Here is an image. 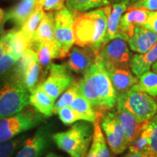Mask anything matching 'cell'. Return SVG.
Listing matches in <instances>:
<instances>
[{"instance_id":"obj_1","label":"cell","mask_w":157,"mask_h":157,"mask_svg":"<svg viewBox=\"0 0 157 157\" xmlns=\"http://www.w3.org/2000/svg\"><path fill=\"white\" fill-rule=\"evenodd\" d=\"M78 93L93 105L97 117H102L115 106L117 95L106 68L96 56L95 61L78 82Z\"/></svg>"},{"instance_id":"obj_2","label":"cell","mask_w":157,"mask_h":157,"mask_svg":"<svg viewBox=\"0 0 157 157\" xmlns=\"http://www.w3.org/2000/svg\"><path fill=\"white\" fill-rule=\"evenodd\" d=\"M111 5L87 13H75L74 32L75 44L98 54L105 44L108 15Z\"/></svg>"},{"instance_id":"obj_3","label":"cell","mask_w":157,"mask_h":157,"mask_svg":"<svg viewBox=\"0 0 157 157\" xmlns=\"http://www.w3.org/2000/svg\"><path fill=\"white\" fill-rule=\"evenodd\" d=\"M89 122L87 121L76 122L67 131L52 135V140L59 148L71 157H85L94 132V125Z\"/></svg>"},{"instance_id":"obj_4","label":"cell","mask_w":157,"mask_h":157,"mask_svg":"<svg viewBox=\"0 0 157 157\" xmlns=\"http://www.w3.org/2000/svg\"><path fill=\"white\" fill-rule=\"evenodd\" d=\"M0 84V119L20 112L30 104V92L10 76Z\"/></svg>"},{"instance_id":"obj_5","label":"cell","mask_w":157,"mask_h":157,"mask_svg":"<svg viewBox=\"0 0 157 157\" xmlns=\"http://www.w3.org/2000/svg\"><path fill=\"white\" fill-rule=\"evenodd\" d=\"M117 105L144 123L150 121L157 113V102L152 96L132 88L127 93L117 95Z\"/></svg>"},{"instance_id":"obj_6","label":"cell","mask_w":157,"mask_h":157,"mask_svg":"<svg viewBox=\"0 0 157 157\" xmlns=\"http://www.w3.org/2000/svg\"><path fill=\"white\" fill-rule=\"evenodd\" d=\"M42 121L41 113L25 108L14 115L0 119V143L13 139Z\"/></svg>"},{"instance_id":"obj_7","label":"cell","mask_w":157,"mask_h":157,"mask_svg":"<svg viewBox=\"0 0 157 157\" xmlns=\"http://www.w3.org/2000/svg\"><path fill=\"white\" fill-rule=\"evenodd\" d=\"M132 54L127 41L122 38H115L106 43L97 55L106 69L130 68Z\"/></svg>"},{"instance_id":"obj_8","label":"cell","mask_w":157,"mask_h":157,"mask_svg":"<svg viewBox=\"0 0 157 157\" xmlns=\"http://www.w3.org/2000/svg\"><path fill=\"white\" fill-rule=\"evenodd\" d=\"M75 13L66 7L55 13V35L58 47L66 56L75 43L74 22Z\"/></svg>"},{"instance_id":"obj_9","label":"cell","mask_w":157,"mask_h":157,"mask_svg":"<svg viewBox=\"0 0 157 157\" xmlns=\"http://www.w3.org/2000/svg\"><path fill=\"white\" fill-rule=\"evenodd\" d=\"M101 125L105 132L108 145L111 151L120 154L128 147L124 132L118 119L117 111H107L101 118Z\"/></svg>"},{"instance_id":"obj_10","label":"cell","mask_w":157,"mask_h":157,"mask_svg":"<svg viewBox=\"0 0 157 157\" xmlns=\"http://www.w3.org/2000/svg\"><path fill=\"white\" fill-rule=\"evenodd\" d=\"M48 74V77L40 86L55 101L74 82L69 68L66 65L52 63Z\"/></svg>"},{"instance_id":"obj_11","label":"cell","mask_w":157,"mask_h":157,"mask_svg":"<svg viewBox=\"0 0 157 157\" xmlns=\"http://www.w3.org/2000/svg\"><path fill=\"white\" fill-rule=\"evenodd\" d=\"M151 11L142 7H129L121 16L119 24L121 37L127 41L134 34L136 27L143 26L148 21Z\"/></svg>"},{"instance_id":"obj_12","label":"cell","mask_w":157,"mask_h":157,"mask_svg":"<svg viewBox=\"0 0 157 157\" xmlns=\"http://www.w3.org/2000/svg\"><path fill=\"white\" fill-rule=\"evenodd\" d=\"M50 137V127H39L32 137L25 140L15 157H41L48 146Z\"/></svg>"},{"instance_id":"obj_13","label":"cell","mask_w":157,"mask_h":157,"mask_svg":"<svg viewBox=\"0 0 157 157\" xmlns=\"http://www.w3.org/2000/svg\"><path fill=\"white\" fill-rule=\"evenodd\" d=\"M96 56L97 54L89 48L74 47L69 51L66 66L76 74H84L95 63Z\"/></svg>"},{"instance_id":"obj_14","label":"cell","mask_w":157,"mask_h":157,"mask_svg":"<svg viewBox=\"0 0 157 157\" xmlns=\"http://www.w3.org/2000/svg\"><path fill=\"white\" fill-rule=\"evenodd\" d=\"M127 42L132 51L137 53H145L157 43V34L144 26H138Z\"/></svg>"},{"instance_id":"obj_15","label":"cell","mask_w":157,"mask_h":157,"mask_svg":"<svg viewBox=\"0 0 157 157\" xmlns=\"http://www.w3.org/2000/svg\"><path fill=\"white\" fill-rule=\"evenodd\" d=\"M117 114L121 127L124 132L128 146L134 141L142 132L146 123L142 122L136 117L117 105Z\"/></svg>"},{"instance_id":"obj_16","label":"cell","mask_w":157,"mask_h":157,"mask_svg":"<svg viewBox=\"0 0 157 157\" xmlns=\"http://www.w3.org/2000/svg\"><path fill=\"white\" fill-rule=\"evenodd\" d=\"M131 3V0H123L111 5V10L108 15L105 44L115 38H121L119 32L120 21L122 15L125 13Z\"/></svg>"},{"instance_id":"obj_17","label":"cell","mask_w":157,"mask_h":157,"mask_svg":"<svg viewBox=\"0 0 157 157\" xmlns=\"http://www.w3.org/2000/svg\"><path fill=\"white\" fill-rule=\"evenodd\" d=\"M117 95L127 93L139 82V79L129 69L110 68L106 69Z\"/></svg>"},{"instance_id":"obj_18","label":"cell","mask_w":157,"mask_h":157,"mask_svg":"<svg viewBox=\"0 0 157 157\" xmlns=\"http://www.w3.org/2000/svg\"><path fill=\"white\" fill-rule=\"evenodd\" d=\"M39 0H21L6 13V21H11L21 28L36 9Z\"/></svg>"},{"instance_id":"obj_19","label":"cell","mask_w":157,"mask_h":157,"mask_svg":"<svg viewBox=\"0 0 157 157\" xmlns=\"http://www.w3.org/2000/svg\"><path fill=\"white\" fill-rule=\"evenodd\" d=\"M157 60V43L148 52L142 54H135L132 56L130 68L137 77L151 70L153 65Z\"/></svg>"},{"instance_id":"obj_20","label":"cell","mask_w":157,"mask_h":157,"mask_svg":"<svg viewBox=\"0 0 157 157\" xmlns=\"http://www.w3.org/2000/svg\"><path fill=\"white\" fill-rule=\"evenodd\" d=\"M30 105L43 116L49 117L53 114L55 100L52 99L40 85L30 95Z\"/></svg>"},{"instance_id":"obj_21","label":"cell","mask_w":157,"mask_h":157,"mask_svg":"<svg viewBox=\"0 0 157 157\" xmlns=\"http://www.w3.org/2000/svg\"><path fill=\"white\" fill-rule=\"evenodd\" d=\"M34 41H42L52 45L58 46L55 35V13L48 12L42 17L36 34L33 39Z\"/></svg>"},{"instance_id":"obj_22","label":"cell","mask_w":157,"mask_h":157,"mask_svg":"<svg viewBox=\"0 0 157 157\" xmlns=\"http://www.w3.org/2000/svg\"><path fill=\"white\" fill-rule=\"evenodd\" d=\"M3 36L8 43L10 52H13L19 57L22 56L25 50L31 48L32 44L31 41L29 40L21 29H13Z\"/></svg>"},{"instance_id":"obj_23","label":"cell","mask_w":157,"mask_h":157,"mask_svg":"<svg viewBox=\"0 0 157 157\" xmlns=\"http://www.w3.org/2000/svg\"><path fill=\"white\" fill-rule=\"evenodd\" d=\"M40 78H42V70L39 60L37 59L25 71L21 80V84L31 93L39 85H40L39 84Z\"/></svg>"},{"instance_id":"obj_24","label":"cell","mask_w":157,"mask_h":157,"mask_svg":"<svg viewBox=\"0 0 157 157\" xmlns=\"http://www.w3.org/2000/svg\"><path fill=\"white\" fill-rule=\"evenodd\" d=\"M111 0H66V7L74 13H84L92 9L111 5Z\"/></svg>"},{"instance_id":"obj_25","label":"cell","mask_w":157,"mask_h":157,"mask_svg":"<svg viewBox=\"0 0 157 157\" xmlns=\"http://www.w3.org/2000/svg\"><path fill=\"white\" fill-rule=\"evenodd\" d=\"M101 118L97 117L96 121L94 122V132L91 145L95 148L96 157H111L105 137L102 132L101 121H100Z\"/></svg>"},{"instance_id":"obj_26","label":"cell","mask_w":157,"mask_h":157,"mask_svg":"<svg viewBox=\"0 0 157 157\" xmlns=\"http://www.w3.org/2000/svg\"><path fill=\"white\" fill-rule=\"evenodd\" d=\"M72 109L82 115L84 121L94 123L97 119L95 111L90 101L82 95L78 94L70 105Z\"/></svg>"},{"instance_id":"obj_27","label":"cell","mask_w":157,"mask_h":157,"mask_svg":"<svg viewBox=\"0 0 157 157\" xmlns=\"http://www.w3.org/2000/svg\"><path fill=\"white\" fill-rule=\"evenodd\" d=\"M44 10L42 7H39L38 3H37V6L35 10L33 12L32 14L30 15V17L21 28V31L24 33L25 36L28 37L29 40L31 41V42H32L39 23L42 21V17H44Z\"/></svg>"},{"instance_id":"obj_28","label":"cell","mask_w":157,"mask_h":157,"mask_svg":"<svg viewBox=\"0 0 157 157\" xmlns=\"http://www.w3.org/2000/svg\"><path fill=\"white\" fill-rule=\"evenodd\" d=\"M139 82L132 89L146 93L152 97L157 96V74L154 71H149L140 76Z\"/></svg>"},{"instance_id":"obj_29","label":"cell","mask_w":157,"mask_h":157,"mask_svg":"<svg viewBox=\"0 0 157 157\" xmlns=\"http://www.w3.org/2000/svg\"><path fill=\"white\" fill-rule=\"evenodd\" d=\"M78 82L74 81L68 87V89L60 96V98L54 105L53 113H57L59 110L63 108L70 106L76 96L79 94L78 89Z\"/></svg>"},{"instance_id":"obj_30","label":"cell","mask_w":157,"mask_h":157,"mask_svg":"<svg viewBox=\"0 0 157 157\" xmlns=\"http://www.w3.org/2000/svg\"><path fill=\"white\" fill-rule=\"evenodd\" d=\"M25 140V136L17 137L16 138L0 143V157H13L17 150L22 146Z\"/></svg>"},{"instance_id":"obj_31","label":"cell","mask_w":157,"mask_h":157,"mask_svg":"<svg viewBox=\"0 0 157 157\" xmlns=\"http://www.w3.org/2000/svg\"><path fill=\"white\" fill-rule=\"evenodd\" d=\"M143 129L148 136L151 151L157 154V113L146 123Z\"/></svg>"},{"instance_id":"obj_32","label":"cell","mask_w":157,"mask_h":157,"mask_svg":"<svg viewBox=\"0 0 157 157\" xmlns=\"http://www.w3.org/2000/svg\"><path fill=\"white\" fill-rule=\"evenodd\" d=\"M129 151L132 153H142L151 151L148 136L144 129L134 141L129 145Z\"/></svg>"},{"instance_id":"obj_33","label":"cell","mask_w":157,"mask_h":157,"mask_svg":"<svg viewBox=\"0 0 157 157\" xmlns=\"http://www.w3.org/2000/svg\"><path fill=\"white\" fill-rule=\"evenodd\" d=\"M60 120L66 125H70L77 121L84 120L83 117L77 111L72 109L71 106L64 107L60 109L57 113Z\"/></svg>"},{"instance_id":"obj_34","label":"cell","mask_w":157,"mask_h":157,"mask_svg":"<svg viewBox=\"0 0 157 157\" xmlns=\"http://www.w3.org/2000/svg\"><path fill=\"white\" fill-rule=\"evenodd\" d=\"M21 58L12 52H7L0 58V76L7 73Z\"/></svg>"},{"instance_id":"obj_35","label":"cell","mask_w":157,"mask_h":157,"mask_svg":"<svg viewBox=\"0 0 157 157\" xmlns=\"http://www.w3.org/2000/svg\"><path fill=\"white\" fill-rule=\"evenodd\" d=\"M66 0H39L38 5L44 11L55 12L64 8Z\"/></svg>"},{"instance_id":"obj_36","label":"cell","mask_w":157,"mask_h":157,"mask_svg":"<svg viewBox=\"0 0 157 157\" xmlns=\"http://www.w3.org/2000/svg\"><path fill=\"white\" fill-rule=\"evenodd\" d=\"M131 6L142 7L149 11H157V0H136L130 4Z\"/></svg>"},{"instance_id":"obj_37","label":"cell","mask_w":157,"mask_h":157,"mask_svg":"<svg viewBox=\"0 0 157 157\" xmlns=\"http://www.w3.org/2000/svg\"><path fill=\"white\" fill-rule=\"evenodd\" d=\"M143 26L157 34V11H151L148 21Z\"/></svg>"},{"instance_id":"obj_38","label":"cell","mask_w":157,"mask_h":157,"mask_svg":"<svg viewBox=\"0 0 157 157\" xmlns=\"http://www.w3.org/2000/svg\"><path fill=\"white\" fill-rule=\"evenodd\" d=\"M124 157H157V154H154L151 151H147L142 153L129 152Z\"/></svg>"},{"instance_id":"obj_39","label":"cell","mask_w":157,"mask_h":157,"mask_svg":"<svg viewBox=\"0 0 157 157\" xmlns=\"http://www.w3.org/2000/svg\"><path fill=\"white\" fill-rule=\"evenodd\" d=\"M9 45L6 40L5 36H2L0 38V58L3 56L5 52H9Z\"/></svg>"},{"instance_id":"obj_40","label":"cell","mask_w":157,"mask_h":157,"mask_svg":"<svg viewBox=\"0 0 157 157\" xmlns=\"http://www.w3.org/2000/svg\"><path fill=\"white\" fill-rule=\"evenodd\" d=\"M6 22V13L2 9L0 8V31L3 29V25Z\"/></svg>"},{"instance_id":"obj_41","label":"cell","mask_w":157,"mask_h":157,"mask_svg":"<svg viewBox=\"0 0 157 157\" xmlns=\"http://www.w3.org/2000/svg\"><path fill=\"white\" fill-rule=\"evenodd\" d=\"M85 157H96V154H95V151L94 147L91 145V147L88 151L87 154H86Z\"/></svg>"},{"instance_id":"obj_42","label":"cell","mask_w":157,"mask_h":157,"mask_svg":"<svg viewBox=\"0 0 157 157\" xmlns=\"http://www.w3.org/2000/svg\"><path fill=\"white\" fill-rule=\"evenodd\" d=\"M152 71L154 72H155V73L157 74V60L156 62H155V63L152 66Z\"/></svg>"},{"instance_id":"obj_43","label":"cell","mask_w":157,"mask_h":157,"mask_svg":"<svg viewBox=\"0 0 157 157\" xmlns=\"http://www.w3.org/2000/svg\"><path fill=\"white\" fill-rule=\"evenodd\" d=\"M45 157H61V156H59L58 155L53 154V153H50V154H48Z\"/></svg>"},{"instance_id":"obj_44","label":"cell","mask_w":157,"mask_h":157,"mask_svg":"<svg viewBox=\"0 0 157 157\" xmlns=\"http://www.w3.org/2000/svg\"><path fill=\"white\" fill-rule=\"evenodd\" d=\"M121 1H123V0H111V2H113L114 3L119 2H121Z\"/></svg>"},{"instance_id":"obj_45","label":"cell","mask_w":157,"mask_h":157,"mask_svg":"<svg viewBox=\"0 0 157 157\" xmlns=\"http://www.w3.org/2000/svg\"><path fill=\"white\" fill-rule=\"evenodd\" d=\"M136 1V0H131V2H135Z\"/></svg>"},{"instance_id":"obj_46","label":"cell","mask_w":157,"mask_h":157,"mask_svg":"<svg viewBox=\"0 0 157 157\" xmlns=\"http://www.w3.org/2000/svg\"><path fill=\"white\" fill-rule=\"evenodd\" d=\"M6 1H15V0H6Z\"/></svg>"}]
</instances>
